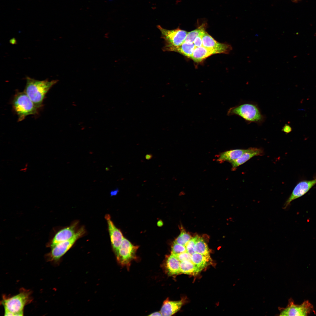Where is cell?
Returning <instances> with one entry per match:
<instances>
[{"instance_id":"1","label":"cell","mask_w":316,"mask_h":316,"mask_svg":"<svg viewBox=\"0 0 316 316\" xmlns=\"http://www.w3.org/2000/svg\"><path fill=\"white\" fill-rule=\"evenodd\" d=\"M30 290L21 288L19 293L11 297L3 296L1 303L4 316H23L25 307L32 300Z\"/></svg>"},{"instance_id":"2","label":"cell","mask_w":316,"mask_h":316,"mask_svg":"<svg viewBox=\"0 0 316 316\" xmlns=\"http://www.w3.org/2000/svg\"><path fill=\"white\" fill-rule=\"evenodd\" d=\"M26 84L24 91L38 108L42 107L45 96L58 80H39L29 77L26 78Z\"/></svg>"},{"instance_id":"3","label":"cell","mask_w":316,"mask_h":316,"mask_svg":"<svg viewBox=\"0 0 316 316\" xmlns=\"http://www.w3.org/2000/svg\"><path fill=\"white\" fill-rule=\"evenodd\" d=\"M233 115L241 117L248 124L255 123L259 126L265 121L266 118L257 104L251 102H242L229 108L227 115Z\"/></svg>"},{"instance_id":"4","label":"cell","mask_w":316,"mask_h":316,"mask_svg":"<svg viewBox=\"0 0 316 316\" xmlns=\"http://www.w3.org/2000/svg\"><path fill=\"white\" fill-rule=\"evenodd\" d=\"M12 107L17 115L18 121L24 120L29 115L38 113V108L27 95L23 91L17 92L12 101Z\"/></svg>"},{"instance_id":"5","label":"cell","mask_w":316,"mask_h":316,"mask_svg":"<svg viewBox=\"0 0 316 316\" xmlns=\"http://www.w3.org/2000/svg\"><path fill=\"white\" fill-rule=\"evenodd\" d=\"M161 33V37L164 40V45L162 49L163 51H169L172 48L179 46L183 43L188 33L185 30L177 28L169 30L161 26H157Z\"/></svg>"},{"instance_id":"6","label":"cell","mask_w":316,"mask_h":316,"mask_svg":"<svg viewBox=\"0 0 316 316\" xmlns=\"http://www.w3.org/2000/svg\"><path fill=\"white\" fill-rule=\"evenodd\" d=\"M85 232L84 228H81L70 239L59 243L51 248L50 251L45 255L47 260L54 262L59 260L71 248L76 240L84 233Z\"/></svg>"},{"instance_id":"7","label":"cell","mask_w":316,"mask_h":316,"mask_svg":"<svg viewBox=\"0 0 316 316\" xmlns=\"http://www.w3.org/2000/svg\"><path fill=\"white\" fill-rule=\"evenodd\" d=\"M138 248V246L133 245L124 238L118 253L116 255L118 262L129 269L131 262L136 257V253Z\"/></svg>"},{"instance_id":"8","label":"cell","mask_w":316,"mask_h":316,"mask_svg":"<svg viewBox=\"0 0 316 316\" xmlns=\"http://www.w3.org/2000/svg\"><path fill=\"white\" fill-rule=\"evenodd\" d=\"M314 312L313 306L308 300L305 301L300 305H296L291 299L286 307L281 309L279 315L307 316Z\"/></svg>"},{"instance_id":"9","label":"cell","mask_w":316,"mask_h":316,"mask_svg":"<svg viewBox=\"0 0 316 316\" xmlns=\"http://www.w3.org/2000/svg\"><path fill=\"white\" fill-rule=\"evenodd\" d=\"M315 184L316 178L311 180H303L299 182L285 203L283 208L286 209L292 201L305 194Z\"/></svg>"},{"instance_id":"10","label":"cell","mask_w":316,"mask_h":316,"mask_svg":"<svg viewBox=\"0 0 316 316\" xmlns=\"http://www.w3.org/2000/svg\"><path fill=\"white\" fill-rule=\"evenodd\" d=\"M202 46L214 50L218 54H228L232 49L231 45L217 41L206 31L202 36Z\"/></svg>"},{"instance_id":"11","label":"cell","mask_w":316,"mask_h":316,"mask_svg":"<svg viewBox=\"0 0 316 316\" xmlns=\"http://www.w3.org/2000/svg\"><path fill=\"white\" fill-rule=\"evenodd\" d=\"M77 222H75L69 226L62 229L57 232L47 244V247L50 248L61 242L70 239L76 232Z\"/></svg>"},{"instance_id":"12","label":"cell","mask_w":316,"mask_h":316,"mask_svg":"<svg viewBox=\"0 0 316 316\" xmlns=\"http://www.w3.org/2000/svg\"><path fill=\"white\" fill-rule=\"evenodd\" d=\"M108 226L111 241L113 249L116 255L117 254L119 248L124 238L120 230L114 225L109 214L105 216Z\"/></svg>"},{"instance_id":"13","label":"cell","mask_w":316,"mask_h":316,"mask_svg":"<svg viewBox=\"0 0 316 316\" xmlns=\"http://www.w3.org/2000/svg\"><path fill=\"white\" fill-rule=\"evenodd\" d=\"M264 154L263 150L260 148L250 147L241 156L234 160L230 162L232 170L235 171L240 165L244 164L252 157L257 156H262Z\"/></svg>"},{"instance_id":"14","label":"cell","mask_w":316,"mask_h":316,"mask_svg":"<svg viewBox=\"0 0 316 316\" xmlns=\"http://www.w3.org/2000/svg\"><path fill=\"white\" fill-rule=\"evenodd\" d=\"M183 303V300H170L168 298L163 302L160 312L162 316H171L177 312Z\"/></svg>"},{"instance_id":"15","label":"cell","mask_w":316,"mask_h":316,"mask_svg":"<svg viewBox=\"0 0 316 316\" xmlns=\"http://www.w3.org/2000/svg\"><path fill=\"white\" fill-rule=\"evenodd\" d=\"M181 262L173 254H171L166 258L165 267L166 271L169 275H174L181 274Z\"/></svg>"},{"instance_id":"16","label":"cell","mask_w":316,"mask_h":316,"mask_svg":"<svg viewBox=\"0 0 316 316\" xmlns=\"http://www.w3.org/2000/svg\"><path fill=\"white\" fill-rule=\"evenodd\" d=\"M248 150V149H236L222 152L219 155L217 161L220 163L225 161L230 162L238 158Z\"/></svg>"},{"instance_id":"17","label":"cell","mask_w":316,"mask_h":316,"mask_svg":"<svg viewBox=\"0 0 316 316\" xmlns=\"http://www.w3.org/2000/svg\"><path fill=\"white\" fill-rule=\"evenodd\" d=\"M217 54L215 51L202 46L195 47L191 59L195 62H199L212 55Z\"/></svg>"},{"instance_id":"18","label":"cell","mask_w":316,"mask_h":316,"mask_svg":"<svg viewBox=\"0 0 316 316\" xmlns=\"http://www.w3.org/2000/svg\"><path fill=\"white\" fill-rule=\"evenodd\" d=\"M192 262L200 270L210 265L212 259L210 255H205L195 253L191 255Z\"/></svg>"},{"instance_id":"19","label":"cell","mask_w":316,"mask_h":316,"mask_svg":"<svg viewBox=\"0 0 316 316\" xmlns=\"http://www.w3.org/2000/svg\"><path fill=\"white\" fill-rule=\"evenodd\" d=\"M195 47L193 43L185 42L181 45L171 48L169 51L177 52L191 58Z\"/></svg>"},{"instance_id":"20","label":"cell","mask_w":316,"mask_h":316,"mask_svg":"<svg viewBox=\"0 0 316 316\" xmlns=\"http://www.w3.org/2000/svg\"><path fill=\"white\" fill-rule=\"evenodd\" d=\"M180 269L181 273L193 276L197 275L201 271L191 261L189 260L181 262Z\"/></svg>"},{"instance_id":"21","label":"cell","mask_w":316,"mask_h":316,"mask_svg":"<svg viewBox=\"0 0 316 316\" xmlns=\"http://www.w3.org/2000/svg\"><path fill=\"white\" fill-rule=\"evenodd\" d=\"M195 253L205 255H209V250L207 244L202 238L198 236L194 247Z\"/></svg>"},{"instance_id":"22","label":"cell","mask_w":316,"mask_h":316,"mask_svg":"<svg viewBox=\"0 0 316 316\" xmlns=\"http://www.w3.org/2000/svg\"><path fill=\"white\" fill-rule=\"evenodd\" d=\"M205 26L204 24H203L195 30L188 32L185 42L193 43L197 37L205 32Z\"/></svg>"},{"instance_id":"23","label":"cell","mask_w":316,"mask_h":316,"mask_svg":"<svg viewBox=\"0 0 316 316\" xmlns=\"http://www.w3.org/2000/svg\"><path fill=\"white\" fill-rule=\"evenodd\" d=\"M191 236L182 229L180 234L175 239L174 242L179 244L184 245L191 238Z\"/></svg>"},{"instance_id":"24","label":"cell","mask_w":316,"mask_h":316,"mask_svg":"<svg viewBox=\"0 0 316 316\" xmlns=\"http://www.w3.org/2000/svg\"><path fill=\"white\" fill-rule=\"evenodd\" d=\"M187 252L184 245L178 243L174 241L171 247V254L176 255Z\"/></svg>"},{"instance_id":"25","label":"cell","mask_w":316,"mask_h":316,"mask_svg":"<svg viewBox=\"0 0 316 316\" xmlns=\"http://www.w3.org/2000/svg\"><path fill=\"white\" fill-rule=\"evenodd\" d=\"M198 236L197 235L192 238L185 245L187 252L191 255L195 253L194 247Z\"/></svg>"},{"instance_id":"26","label":"cell","mask_w":316,"mask_h":316,"mask_svg":"<svg viewBox=\"0 0 316 316\" xmlns=\"http://www.w3.org/2000/svg\"><path fill=\"white\" fill-rule=\"evenodd\" d=\"M173 255L176 257L181 262L186 260L191 261V255L187 252L179 254Z\"/></svg>"},{"instance_id":"27","label":"cell","mask_w":316,"mask_h":316,"mask_svg":"<svg viewBox=\"0 0 316 316\" xmlns=\"http://www.w3.org/2000/svg\"><path fill=\"white\" fill-rule=\"evenodd\" d=\"M204 33L199 35L195 39L193 43L195 47L202 46V37Z\"/></svg>"},{"instance_id":"28","label":"cell","mask_w":316,"mask_h":316,"mask_svg":"<svg viewBox=\"0 0 316 316\" xmlns=\"http://www.w3.org/2000/svg\"><path fill=\"white\" fill-rule=\"evenodd\" d=\"M292 129L290 125L285 124L281 130L286 134L288 133L291 131Z\"/></svg>"},{"instance_id":"29","label":"cell","mask_w":316,"mask_h":316,"mask_svg":"<svg viewBox=\"0 0 316 316\" xmlns=\"http://www.w3.org/2000/svg\"><path fill=\"white\" fill-rule=\"evenodd\" d=\"M119 191V189L117 188L115 189L111 190L110 192V195L111 196L116 195Z\"/></svg>"},{"instance_id":"30","label":"cell","mask_w":316,"mask_h":316,"mask_svg":"<svg viewBox=\"0 0 316 316\" xmlns=\"http://www.w3.org/2000/svg\"><path fill=\"white\" fill-rule=\"evenodd\" d=\"M149 316H162L160 311L156 312L149 315Z\"/></svg>"},{"instance_id":"31","label":"cell","mask_w":316,"mask_h":316,"mask_svg":"<svg viewBox=\"0 0 316 316\" xmlns=\"http://www.w3.org/2000/svg\"><path fill=\"white\" fill-rule=\"evenodd\" d=\"M152 157V155L151 154H147L145 156V158L147 160L151 159Z\"/></svg>"},{"instance_id":"32","label":"cell","mask_w":316,"mask_h":316,"mask_svg":"<svg viewBox=\"0 0 316 316\" xmlns=\"http://www.w3.org/2000/svg\"><path fill=\"white\" fill-rule=\"evenodd\" d=\"M299 0H295L294 1L295 2H297V1H299Z\"/></svg>"},{"instance_id":"33","label":"cell","mask_w":316,"mask_h":316,"mask_svg":"<svg viewBox=\"0 0 316 316\" xmlns=\"http://www.w3.org/2000/svg\"></svg>"}]
</instances>
